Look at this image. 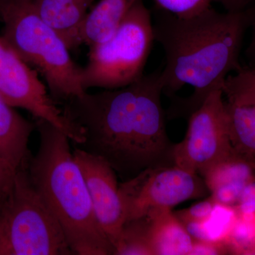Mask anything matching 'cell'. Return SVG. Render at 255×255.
<instances>
[{
	"instance_id": "6da1fadb",
	"label": "cell",
	"mask_w": 255,
	"mask_h": 255,
	"mask_svg": "<svg viewBox=\"0 0 255 255\" xmlns=\"http://www.w3.org/2000/svg\"><path fill=\"white\" fill-rule=\"evenodd\" d=\"M162 94L157 70L122 88L86 92L61 103L62 110L85 133L75 146L102 157L127 180L149 167L174 165Z\"/></svg>"
},
{
	"instance_id": "7a4b0ae2",
	"label": "cell",
	"mask_w": 255,
	"mask_h": 255,
	"mask_svg": "<svg viewBox=\"0 0 255 255\" xmlns=\"http://www.w3.org/2000/svg\"><path fill=\"white\" fill-rule=\"evenodd\" d=\"M155 41L164 55L160 70L163 94L173 99L169 115L188 117L211 92L242 68L240 55L247 30L244 11H217L212 6L181 18L158 9Z\"/></svg>"
},
{
	"instance_id": "3957f363",
	"label": "cell",
	"mask_w": 255,
	"mask_h": 255,
	"mask_svg": "<svg viewBox=\"0 0 255 255\" xmlns=\"http://www.w3.org/2000/svg\"><path fill=\"white\" fill-rule=\"evenodd\" d=\"M35 124L39 145L28 162V175L59 223L70 249L74 255H114L113 245L96 218L71 140L46 121L35 119Z\"/></svg>"
},
{
	"instance_id": "277c9868",
	"label": "cell",
	"mask_w": 255,
	"mask_h": 255,
	"mask_svg": "<svg viewBox=\"0 0 255 255\" xmlns=\"http://www.w3.org/2000/svg\"><path fill=\"white\" fill-rule=\"evenodd\" d=\"M3 38L46 80L57 103L85 94L82 69L59 33L45 22L33 0H0Z\"/></svg>"
},
{
	"instance_id": "5b68a950",
	"label": "cell",
	"mask_w": 255,
	"mask_h": 255,
	"mask_svg": "<svg viewBox=\"0 0 255 255\" xmlns=\"http://www.w3.org/2000/svg\"><path fill=\"white\" fill-rule=\"evenodd\" d=\"M73 255L27 168L18 169L12 187L0 203V255Z\"/></svg>"
},
{
	"instance_id": "8992f818",
	"label": "cell",
	"mask_w": 255,
	"mask_h": 255,
	"mask_svg": "<svg viewBox=\"0 0 255 255\" xmlns=\"http://www.w3.org/2000/svg\"><path fill=\"white\" fill-rule=\"evenodd\" d=\"M154 41L150 11L137 0L110 39L90 47L82 69L84 90H114L137 81L144 75Z\"/></svg>"
},
{
	"instance_id": "52a82bcc",
	"label": "cell",
	"mask_w": 255,
	"mask_h": 255,
	"mask_svg": "<svg viewBox=\"0 0 255 255\" xmlns=\"http://www.w3.org/2000/svg\"><path fill=\"white\" fill-rule=\"evenodd\" d=\"M185 137L174 144V165L200 177L234 152L222 90L211 92L187 117Z\"/></svg>"
},
{
	"instance_id": "ba28073f",
	"label": "cell",
	"mask_w": 255,
	"mask_h": 255,
	"mask_svg": "<svg viewBox=\"0 0 255 255\" xmlns=\"http://www.w3.org/2000/svg\"><path fill=\"white\" fill-rule=\"evenodd\" d=\"M119 191L126 221L149 216L158 210L172 209L209 193L202 177L174 164L145 169L119 184Z\"/></svg>"
},
{
	"instance_id": "9c48e42d",
	"label": "cell",
	"mask_w": 255,
	"mask_h": 255,
	"mask_svg": "<svg viewBox=\"0 0 255 255\" xmlns=\"http://www.w3.org/2000/svg\"><path fill=\"white\" fill-rule=\"evenodd\" d=\"M0 95L13 108L23 109L34 119L46 121L60 129L75 145L85 141L82 128L63 114L40 80L38 72L0 36Z\"/></svg>"
},
{
	"instance_id": "30bf717a",
	"label": "cell",
	"mask_w": 255,
	"mask_h": 255,
	"mask_svg": "<svg viewBox=\"0 0 255 255\" xmlns=\"http://www.w3.org/2000/svg\"><path fill=\"white\" fill-rule=\"evenodd\" d=\"M73 153L85 178L97 221L115 250L126 221L117 174L102 157L77 146Z\"/></svg>"
},
{
	"instance_id": "8fae6325",
	"label": "cell",
	"mask_w": 255,
	"mask_h": 255,
	"mask_svg": "<svg viewBox=\"0 0 255 255\" xmlns=\"http://www.w3.org/2000/svg\"><path fill=\"white\" fill-rule=\"evenodd\" d=\"M230 137L236 153L255 158V79L248 67L228 77L223 87Z\"/></svg>"
},
{
	"instance_id": "7c38bea8",
	"label": "cell",
	"mask_w": 255,
	"mask_h": 255,
	"mask_svg": "<svg viewBox=\"0 0 255 255\" xmlns=\"http://www.w3.org/2000/svg\"><path fill=\"white\" fill-rule=\"evenodd\" d=\"M35 129V122L21 117L0 95V155L16 169L27 167L28 142Z\"/></svg>"
},
{
	"instance_id": "4fadbf2b",
	"label": "cell",
	"mask_w": 255,
	"mask_h": 255,
	"mask_svg": "<svg viewBox=\"0 0 255 255\" xmlns=\"http://www.w3.org/2000/svg\"><path fill=\"white\" fill-rule=\"evenodd\" d=\"M94 0H33L42 19L58 32L69 49L80 46L79 31Z\"/></svg>"
},
{
	"instance_id": "5bb4252c",
	"label": "cell",
	"mask_w": 255,
	"mask_h": 255,
	"mask_svg": "<svg viewBox=\"0 0 255 255\" xmlns=\"http://www.w3.org/2000/svg\"><path fill=\"white\" fill-rule=\"evenodd\" d=\"M137 0H100L87 14L79 31V43L89 47L107 41Z\"/></svg>"
},
{
	"instance_id": "9a60e30c",
	"label": "cell",
	"mask_w": 255,
	"mask_h": 255,
	"mask_svg": "<svg viewBox=\"0 0 255 255\" xmlns=\"http://www.w3.org/2000/svg\"><path fill=\"white\" fill-rule=\"evenodd\" d=\"M147 216L152 255H190L194 240L172 209L158 210Z\"/></svg>"
},
{
	"instance_id": "2e32d148",
	"label": "cell",
	"mask_w": 255,
	"mask_h": 255,
	"mask_svg": "<svg viewBox=\"0 0 255 255\" xmlns=\"http://www.w3.org/2000/svg\"><path fill=\"white\" fill-rule=\"evenodd\" d=\"M255 177V170L249 161L234 151L232 155L210 168L202 178L211 193L224 186L246 185Z\"/></svg>"
},
{
	"instance_id": "e0dca14e",
	"label": "cell",
	"mask_w": 255,
	"mask_h": 255,
	"mask_svg": "<svg viewBox=\"0 0 255 255\" xmlns=\"http://www.w3.org/2000/svg\"><path fill=\"white\" fill-rule=\"evenodd\" d=\"M149 228L148 216L126 221L114 255H152Z\"/></svg>"
},
{
	"instance_id": "ac0fdd59",
	"label": "cell",
	"mask_w": 255,
	"mask_h": 255,
	"mask_svg": "<svg viewBox=\"0 0 255 255\" xmlns=\"http://www.w3.org/2000/svg\"><path fill=\"white\" fill-rule=\"evenodd\" d=\"M255 242V215L239 216L224 243L231 254L248 255Z\"/></svg>"
},
{
	"instance_id": "d6986e66",
	"label": "cell",
	"mask_w": 255,
	"mask_h": 255,
	"mask_svg": "<svg viewBox=\"0 0 255 255\" xmlns=\"http://www.w3.org/2000/svg\"><path fill=\"white\" fill-rule=\"evenodd\" d=\"M236 218L237 213L234 207L216 203L209 217L203 221L209 241L224 243Z\"/></svg>"
},
{
	"instance_id": "ffe728a7",
	"label": "cell",
	"mask_w": 255,
	"mask_h": 255,
	"mask_svg": "<svg viewBox=\"0 0 255 255\" xmlns=\"http://www.w3.org/2000/svg\"><path fill=\"white\" fill-rule=\"evenodd\" d=\"M157 9L187 18L200 14L211 6L213 0H154Z\"/></svg>"
},
{
	"instance_id": "44dd1931",
	"label": "cell",
	"mask_w": 255,
	"mask_h": 255,
	"mask_svg": "<svg viewBox=\"0 0 255 255\" xmlns=\"http://www.w3.org/2000/svg\"><path fill=\"white\" fill-rule=\"evenodd\" d=\"M216 204V201L210 196L204 201L196 203L188 209L178 211L174 214L181 222L188 221H204L212 213Z\"/></svg>"
},
{
	"instance_id": "7402d4cb",
	"label": "cell",
	"mask_w": 255,
	"mask_h": 255,
	"mask_svg": "<svg viewBox=\"0 0 255 255\" xmlns=\"http://www.w3.org/2000/svg\"><path fill=\"white\" fill-rule=\"evenodd\" d=\"M234 208L239 216L255 215V177L247 183Z\"/></svg>"
},
{
	"instance_id": "603a6c76",
	"label": "cell",
	"mask_w": 255,
	"mask_h": 255,
	"mask_svg": "<svg viewBox=\"0 0 255 255\" xmlns=\"http://www.w3.org/2000/svg\"><path fill=\"white\" fill-rule=\"evenodd\" d=\"M16 172L17 169L0 155V203L12 187Z\"/></svg>"
},
{
	"instance_id": "cb8c5ba5",
	"label": "cell",
	"mask_w": 255,
	"mask_h": 255,
	"mask_svg": "<svg viewBox=\"0 0 255 255\" xmlns=\"http://www.w3.org/2000/svg\"><path fill=\"white\" fill-rule=\"evenodd\" d=\"M248 19V29H251V40L247 46L245 55L248 68L255 70V2L245 10Z\"/></svg>"
},
{
	"instance_id": "d4e9b609",
	"label": "cell",
	"mask_w": 255,
	"mask_h": 255,
	"mask_svg": "<svg viewBox=\"0 0 255 255\" xmlns=\"http://www.w3.org/2000/svg\"><path fill=\"white\" fill-rule=\"evenodd\" d=\"M229 254L224 243L194 241L190 255H219Z\"/></svg>"
},
{
	"instance_id": "484cf974",
	"label": "cell",
	"mask_w": 255,
	"mask_h": 255,
	"mask_svg": "<svg viewBox=\"0 0 255 255\" xmlns=\"http://www.w3.org/2000/svg\"><path fill=\"white\" fill-rule=\"evenodd\" d=\"M215 1L222 5L226 11H233V12L244 11L255 2V0H215Z\"/></svg>"
},
{
	"instance_id": "4316f807",
	"label": "cell",
	"mask_w": 255,
	"mask_h": 255,
	"mask_svg": "<svg viewBox=\"0 0 255 255\" xmlns=\"http://www.w3.org/2000/svg\"><path fill=\"white\" fill-rule=\"evenodd\" d=\"M248 255H255V242L254 245H253V247H252L251 251L249 252V254Z\"/></svg>"
},
{
	"instance_id": "83f0119b",
	"label": "cell",
	"mask_w": 255,
	"mask_h": 255,
	"mask_svg": "<svg viewBox=\"0 0 255 255\" xmlns=\"http://www.w3.org/2000/svg\"><path fill=\"white\" fill-rule=\"evenodd\" d=\"M250 162V163H251L252 167H253V169H254L255 172V158L251 159V160H248Z\"/></svg>"
},
{
	"instance_id": "f1b7e54d",
	"label": "cell",
	"mask_w": 255,
	"mask_h": 255,
	"mask_svg": "<svg viewBox=\"0 0 255 255\" xmlns=\"http://www.w3.org/2000/svg\"><path fill=\"white\" fill-rule=\"evenodd\" d=\"M251 70L252 73H253V76L255 79V70H253V69L250 68Z\"/></svg>"
}]
</instances>
